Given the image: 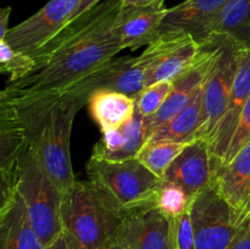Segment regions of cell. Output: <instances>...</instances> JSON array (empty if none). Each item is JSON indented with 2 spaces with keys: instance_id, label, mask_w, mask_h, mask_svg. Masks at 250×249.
I'll return each mask as SVG.
<instances>
[{
  "instance_id": "9c48e42d",
  "label": "cell",
  "mask_w": 250,
  "mask_h": 249,
  "mask_svg": "<svg viewBox=\"0 0 250 249\" xmlns=\"http://www.w3.org/2000/svg\"><path fill=\"white\" fill-rule=\"evenodd\" d=\"M28 148L26 127L16 106L0 98V188L1 203L17 192L22 160Z\"/></svg>"
},
{
  "instance_id": "7c38bea8",
  "label": "cell",
  "mask_w": 250,
  "mask_h": 249,
  "mask_svg": "<svg viewBox=\"0 0 250 249\" xmlns=\"http://www.w3.org/2000/svg\"><path fill=\"white\" fill-rule=\"evenodd\" d=\"M215 165L209 142L204 138L189 142L167 168L164 180L180 186L190 199L214 182Z\"/></svg>"
},
{
  "instance_id": "4fadbf2b",
  "label": "cell",
  "mask_w": 250,
  "mask_h": 249,
  "mask_svg": "<svg viewBox=\"0 0 250 249\" xmlns=\"http://www.w3.org/2000/svg\"><path fill=\"white\" fill-rule=\"evenodd\" d=\"M148 63L142 55L122 56L112 59L81 83L90 94L98 89H111L136 99L148 85Z\"/></svg>"
},
{
  "instance_id": "6da1fadb",
  "label": "cell",
  "mask_w": 250,
  "mask_h": 249,
  "mask_svg": "<svg viewBox=\"0 0 250 249\" xmlns=\"http://www.w3.org/2000/svg\"><path fill=\"white\" fill-rule=\"evenodd\" d=\"M122 0H103L66 26L50 43L34 54V72L2 93L34 95L61 93L106 65L124 50L114 33Z\"/></svg>"
},
{
  "instance_id": "836d02e7",
  "label": "cell",
  "mask_w": 250,
  "mask_h": 249,
  "mask_svg": "<svg viewBox=\"0 0 250 249\" xmlns=\"http://www.w3.org/2000/svg\"><path fill=\"white\" fill-rule=\"evenodd\" d=\"M249 215H250V200H249V203H248V207H247V210H246V214H244V217H246V219H248Z\"/></svg>"
},
{
  "instance_id": "4dcf8cb0",
  "label": "cell",
  "mask_w": 250,
  "mask_h": 249,
  "mask_svg": "<svg viewBox=\"0 0 250 249\" xmlns=\"http://www.w3.org/2000/svg\"><path fill=\"white\" fill-rule=\"evenodd\" d=\"M11 15V7L6 6L0 11V41H5L6 34L9 32V21Z\"/></svg>"
},
{
  "instance_id": "277c9868",
  "label": "cell",
  "mask_w": 250,
  "mask_h": 249,
  "mask_svg": "<svg viewBox=\"0 0 250 249\" xmlns=\"http://www.w3.org/2000/svg\"><path fill=\"white\" fill-rule=\"evenodd\" d=\"M17 190L23 200L32 226L48 248L62 232V194L46 175L31 145L22 160Z\"/></svg>"
},
{
  "instance_id": "44dd1931",
  "label": "cell",
  "mask_w": 250,
  "mask_h": 249,
  "mask_svg": "<svg viewBox=\"0 0 250 249\" xmlns=\"http://www.w3.org/2000/svg\"><path fill=\"white\" fill-rule=\"evenodd\" d=\"M209 33L227 37L241 49H250V0H227Z\"/></svg>"
},
{
  "instance_id": "d6986e66",
  "label": "cell",
  "mask_w": 250,
  "mask_h": 249,
  "mask_svg": "<svg viewBox=\"0 0 250 249\" xmlns=\"http://www.w3.org/2000/svg\"><path fill=\"white\" fill-rule=\"evenodd\" d=\"M87 105L102 133L122 127L133 119L137 111L134 98L111 89L94 90Z\"/></svg>"
},
{
  "instance_id": "f546056e",
  "label": "cell",
  "mask_w": 250,
  "mask_h": 249,
  "mask_svg": "<svg viewBox=\"0 0 250 249\" xmlns=\"http://www.w3.org/2000/svg\"><path fill=\"white\" fill-rule=\"evenodd\" d=\"M102 1V0H81L80 2H78L77 7H76L75 12H73L72 17L70 19V22H68V24L72 23L75 20H77L78 17H81L82 15H84L85 12H88L89 10H92L93 7L95 6V5H98L99 2ZM67 24V26H68Z\"/></svg>"
},
{
  "instance_id": "2e32d148",
  "label": "cell",
  "mask_w": 250,
  "mask_h": 249,
  "mask_svg": "<svg viewBox=\"0 0 250 249\" xmlns=\"http://www.w3.org/2000/svg\"><path fill=\"white\" fill-rule=\"evenodd\" d=\"M212 183L232 208L238 224H243L250 200V142L229 163L216 168Z\"/></svg>"
},
{
  "instance_id": "8992f818",
  "label": "cell",
  "mask_w": 250,
  "mask_h": 249,
  "mask_svg": "<svg viewBox=\"0 0 250 249\" xmlns=\"http://www.w3.org/2000/svg\"><path fill=\"white\" fill-rule=\"evenodd\" d=\"M217 39V56L204 82V119L194 139H209L224 116L238 67L239 46L229 38L214 34ZM193 139V141H194Z\"/></svg>"
},
{
  "instance_id": "4316f807",
  "label": "cell",
  "mask_w": 250,
  "mask_h": 249,
  "mask_svg": "<svg viewBox=\"0 0 250 249\" xmlns=\"http://www.w3.org/2000/svg\"><path fill=\"white\" fill-rule=\"evenodd\" d=\"M250 142V97L247 102L246 106H244L243 111H242L241 119H239L238 126H237L234 136L232 138L229 148L227 150L226 155H225L222 165L229 163L244 146Z\"/></svg>"
},
{
  "instance_id": "d4e9b609",
  "label": "cell",
  "mask_w": 250,
  "mask_h": 249,
  "mask_svg": "<svg viewBox=\"0 0 250 249\" xmlns=\"http://www.w3.org/2000/svg\"><path fill=\"white\" fill-rule=\"evenodd\" d=\"M173 81H161L144 88L143 92L136 98V110L143 117L155 115L167 99Z\"/></svg>"
},
{
  "instance_id": "e0dca14e",
  "label": "cell",
  "mask_w": 250,
  "mask_h": 249,
  "mask_svg": "<svg viewBox=\"0 0 250 249\" xmlns=\"http://www.w3.org/2000/svg\"><path fill=\"white\" fill-rule=\"evenodd\" d=\"M0 249H46L29 221L19 190L0 207Z\"/></svg>"
},
{
  "instance_id": "ffe728a7",
  "label": "cell",
  "mask_w": 250,
  "mask_h": 249,
  "mask_svg": "<svg viewBox=\"0 0 250 249\" xmlns=\"http://www.w3.org/2000/svg\"><path fill=\"white\" fill-rule=\"evenodd\" d=\"M204 119V84L198 90L197 95L183 110L166 124L159 127L148 141L151 142H177L189 143L194 139Z\"/></svg>"
},
{
  "instance_id": "1f68e13d",
  "label": "cell",
  "mask_w": 250,
  "mask_h": 249,
  "mask_svg": "<svg viewBox=\"0 0 250 249\" xmlns=\"http://www.w3.org/2000/svg\"><path fill=\"white\" fill-rule=\"evenodd\" d=\"M165 0H122V5L134 6H164Z\"/></svg>"
},
{
  "instance_id": "5bb4252c",
  "label": "cell",
  "mask_w": 250,
  "mask_h": 249,
  "mask_svg": "<svg viewBox=\"0 0 250 249\" xmlns=\"http://www.w3.org/2000/svg\"><path fill=\"white\" fill-rule=\"evenodd\" d=\"M227 0H185L167 9L159 36L165 33H188L200 44L210 37V27Z\"/></svg>"
},
{
  "instance_id": "3957f363",
  "label": "cell",
  "mask_w": 250,
  "mask_h": 249,
  "mask_svg": "<svg viewBox=\"0 0 250 249\" xmlns=\"http://www.w3.org/2000/svg\"><path fill=\"white\" fill-rule=\"evenodd\" d=\"M85 171L89 180L109 193L127 212L154 207L156 193L164 181L137 158L114 161L90 156Z\"/></svg>"
},
{
  "instance_id": "7402d4cb",
  "label": "cell",
  "mask_w": 250,
  "mask_h": 249,
  "mask_svg": "<svg viewBox=\"0 0 250 249\" xmlns=\"http://www.w3.org/2000/svg\"><path fill=\"white\" fill-rule=\"evenodd\" d=\"M188 143L177 142H151L148 141L141 149L137 159L158 177H165L171 164L187 146Z\"/></svg>"
},
{
  "instance_id": "cb8c5ba5",
  "label": "cell",
  "mask_w": 250,
  "mask_h": 249,
  "mask_svg": "<svg viewBox=\"0 0 250 249\" xmlns=\"http://www.w3.org/2000/svg\"><path fill=\"white\" fill-rule=\"evenodd\" d=\"M36 68L33 56L15 50L6 41H0V71L9 75V83L27 77Z\"/></svg>"
},
{
  "instance_id": "ba28073f",
  "label": "cell",
  "mask_w": 250,
  "mask_h": 249,
  "mask_svg": "<svg viewBox=\"0 0 250 249\" xmlns=\"http://www.w3.org/2000/svg\"><path fill=\"white\" fill-rule=\"evenodd\" d=\"M202 51L203 44L190 34H160L141 54L149 66L148 85L177 78L197 62Z\"/></svg>"
},
{
  "instance_id": "83f0119b",
  "label": "cell",
  "mask_w": 250,
  "mask_h": 249,
  "mask_svg": "<svg viewBox=\"0 0 250 249\" xmlns=\"http://www.w3.org/2000/svg\"><path fill=\"white\" fill-rule=\"evenodd\" d=\"M229 249H250V224L249 217L242 224L238 233Z\"/></svg>"
},
{
  "instance_id": "484cf974",
  "label": "cell",
  "mask_w": 250,
  "mask_h": 249,
  "mask_svg": "<svg viewBox=\"0 0 250 249\" xmlns=\"http://www.w3.org/2000/svg\"><path fill=\"white\" fill-rule=\"evenodd\" d=\"M171 221V249H197L189 209Z\"/></svg>"
},
{
  "instance_id": "d6a6232c",
  "label": "cell",
  "mask_w": 250,
  "mask_h": 249,
  "mask_svg": "<svg viewBox=\"0 0 250 249\" xmlns=\"http://www.w3.org/2000/svg\"><path fill=\"white\" fill-rule=\"evenodd\" d=\"M109 249H126V248H124V247H122V246H120V244L115 243V244H112V246L110 247Z\"/></svg>"
},
{
  "instance_id": "9a60e30c",
  "label": "cell",
  "mask_w": 250,
  "mask_h": 249,
  "mask_svg": "<svg viewBox=\"0 0 250 249\" xmlns=\"http://www.w3.org/2000/svg\"><path fill=\"white\" fill-rule=\"evenodd\" d=\"M167 12L164 6L122 5L114 23V33L122 49H136L149 45L159 37L161 22Z\"/></svg>"
},
{
  "instance_id": "f1b7e54d",
  "label": "cell",
  "mask_w": 250,
  "mask_h": 249,
  "mask_svg": "<svg viewBox=\"0 0 250 249\" xmlns=\"http://www.w3.org/2000/svg\"><path fill=\"white\" fill-rule=\"evenodd\" d=\"M46 249H80V247L73 242V239L67 233L62 231Z\"/></svg>"
},
{
  "instance_id": "52a82bcc",
  "label": "cell",
  "mask_w": 250,
  "mask_h": 249,
  "mask_svg": "<svg viewBox=\"0 0 250 249\" xmlns=\"http://www.w3.org/2000/svg\"><path fill=\"white\" fill-rule=\"evenodd\" d=\"M81 0H50L39 11L11 27L5 41L17 51L33 56L68 24Z\"/></svg>"
},
{
  "instance_id": "5b68a950",
  "label": "cell",
  "mask_w": 250,
  "mask_h": 249,
  "mask_svg": "<svg viewBox=\"0 0 250 249\" xmlns=\"http://www.w3.org/2000/svg\"><path fill=\"white\" fill-rule=\"evenodd\" d=\"M189 214L197 249H229L242 226L214 183L193 198Z\"/></svg>"
},
{
  "instance_id": "7a4b0ae2",
  "label": "cell",
  "mask_w": 250,
  "mask_h": 249,
  "mask_svg": "<svg viewBox=\"0 0 250 249\" xmlns=\"http://www.w3.org/2000/svg\"><path fill=\"white\" fill-rule=\"evenodd\" d=\"M128 212L90 180H76L62 195V231L80 249H109Z\"/></svg>"
},
{
  "instance_id": "ac0fdd59",
  "label": "cell",
  "mask_w": 250,
  "mask_h": 249,
  "mask_svg": "<svg viewBox=\"0 0 250 249\" xmlns=\"http://www.w3.org/2000/svg\"><path fill=\"white\" fill-rule=\"evenodd\" d=\"M146 141L144 117L136 112L126 124L103 133L102 139L93 148L92 158L114 161L134 159Z\"/></svg>"
},
{
  "instance_id": "e575fe53",
  "label": "cell",
  "mask_w": 250,
  "mask_h": 249,
  "mask_svg": "<svg viewBox=\"0 0 250 249\" xmlns=\"http://www.w3.org/2000/svg\"><path fill=\"white\" fill-rule=\"evenodd\" d=\"M249 224H250V215H249Z\"/></svg>"
},
{
  "instance_id": "603a6c76",
  "label": "cell",
  "mask_w": 250,
  "mask_h": 249,
  "mask_svg": "<svg viewBox=\"0 0 250 249\" xmlns=\"http://www.w3.org/2000/svg\"><path fill=\"white\" fill-rule=\"evenodd\" d=\"M190 203L192 199L180 186L164 180L156 193L154 207L168 220H175L189 209Z\"/></svg>"
},
{
  "instance_id": "8fae6325",
  "label": "cell",
  "mask_w": 250,
  "mask_h": 249,
  "mask_svg": "<svg viewBox=\"0 0 250 249\" xmlns=\"http://www.w3.org/2000/svg\"><path fill=\"white\" fill-rule=\"evenodd\" d=\"M115 243L126 249H170L171 221L155 207L132 210L120 226Z\"/></svg>"
},
{
  "instance_id": "d590c367",
  "label": "cell",
  "mask_w": 250,
  "mask_h": 249,
  "mask_svg": "<svg viewBox=\"0 0 250 249\" xmlns=\"http://www.w3.org/2000/svg\"><path fill=\"white\" fill-rule=\"evenodd\" d=\"M170 249H171V248H170Z\"/></svg>"
},
{
  "instance_id": "30bf717a",
  "label": "cell",
  "mask_w": 250,
  "mask_h": 249,
  "mask_svg": "<svg viewBox=\"0 0 250 249\" xmlns=\"http://www.w3.org/2000/svg\"><path fill=\"white\" fill-rule=\"evenodd\" d=\"M250 97V49H239L238 67L224 116L209 137L215 171L222 165L234 136L242 111Z\"/></svg>"
}]
</instances>
